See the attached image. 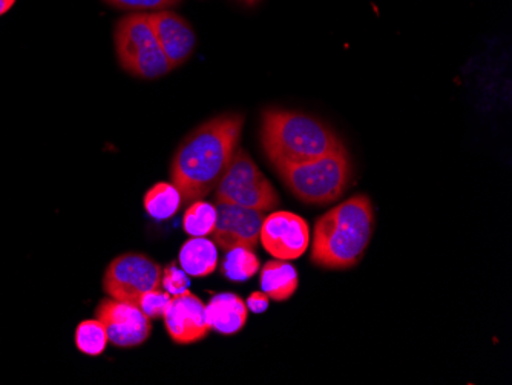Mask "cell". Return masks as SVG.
Segmentation results:
<instances>
[{
  "mask_svg": "<svg viewBox=\"0 0 512 385\" xmlns=\"http://www.w3.org/2000/svg\"><path fill=\"white\" fill-rule=\"evenodd\" d=\"M106 4L119 10L135 11H160L165 8L175 7L181 0H105Z\"/></svg>",
  "mask_w": 512,
  "mask_h": 385,
  "instance_id": "obj_22",
  "label": "cell"
},
{
  "mask_svg": "<svg viewBox=\"0 0 512 385\" xmlns=\"http://www.w3.org/2000/svg\"><path fill=\"white\" fill-rule=\"evenodd\" d=\"M284 185L302 203L329 205L338 200L352 178V160L345 146L295 165L275 166Z\"/></svg>",
  "mask_w": 512,
  "mask_h": 385,
  "instance_id": "obj_4",
  "label": "cell"
},
{
  "mask_svg": "<svg viewBox=\"0 0 512 385\" xmlns=\"http://www.w3.org/2000/svg\"><path fill=\"white\" fill-rule=\"evenodd\" d=\"M217 221H215L214 243L223 251L229 252L237 247L255 251L260 241L264 212L241 208L230 203H217Z\"/></svg>",
  "mask_w": 512,
  "mask_h": 385,
  "instance_id": "obj_10",
  "label": "cell"
},
{
  "mask_svg": "<svg viewBox=\"0 0 512 385\" xmlns=\"http://www.w3.org/2000/svg\"><path fill=\"white\" fill-rule=\"evenodd\" d=\"M163 267L151 257L138 252L119 255L106 267L103 275V290L114 300L137 304L138 300L161 289Z\"/></svg>",
  "mask_w": 512,
  "mask_h": 385,
  "instance_id": "obj_7",
  "label": "cell"
},
{
  "mask_svg": "<svg viewBox=\"0 0 512 385\" xmlns=\"http://www.w3.org/2000/svg\"><path fill=\"white\" fill-rule=\"evenodd\" d=\"M261 145L273 168L309 162L344 146L330 126L298 111L270 108L261 120Z\"/></svg>",
  "mask_w": 512,
  "mask_h": 385,
  "instance_id": "obj_3",
  "label": "cell"
},
{
  "mask_svg": "<svg viewBox=\"0 0 512 385\" xmlns=\"http://www.w3.org/2000/svg\"><path fill=\"white\" fill-rule=\"evenodd\" d=\"M298 270L284 260L267 261L261 270V287L270 300L287 301L298 290Z\"/></svg>",
  "mask_w": 512,
  "mask_h": 385,
  "instance_id": "obj_15",
  "label": "cell"
},
{
  "mask_svg": "<svg viewBox=\"0 0 512 385\" xmlns=\"http://www.w3.org/2000/svg\"><path fill=\"white\" fill-rule=\"evenodd\" d=\"M244 116L226 112L207 120L184 137L171 165V183L181 195V205L215 191L240 146Z\"/></svg>",
  "mask_w": 512,
  "mask_h": 385,
  "instance_id": "obj_1",
  "label": "cell"
},
{
  "mask_svg": "<svg viewBox=\"0 0 512 385\" xmlns=\"http://www.w3.org/2000/svg\"><path fill=\"white\" fill-rule=\"evenodd\" d=\"M171 301V293L166 292V290L163 292V290L155 289L145 293V295L138 300L137 306L140 307L143 313L149 316L151 320H157V318H163Z\"/></svg>",
  "mask_w": 512,
  "mask_h": 385,
  "instance_id": "obj_20",
  "label": "cell"
},
{
  "mask_svg": "<svg viewBox=\"0 0 512 385\" xmlns=\"http://www.w3.org/2000/svg\"><path fill=\"white\" fill-rule=\"evenodd\" d=\"M258 270H260V258L256 257L255 252L244 249V247H237V249L227 252L223 266H221V274L227 280L237 281V283L255 277Z\"/></svg>",
  "mask_w": 512,
  "mask_h": 385,
  "instance_id": "obj_17",
  "label": "cell"
},
{
  "mask_svg": "<svg viewBox=\"0 0 512 385\" xmlns=\"http://www.w3.org/2000/svg\"><path fill=\"white\" fill-rule=\"evenodd\" d=\"M207 321L221 335H237L249 318L246 301L237 293H217L206 306Z\"/></svg>",
  "mask_w": 512,
  "mask_h": 385,
  "instance_id": "obj_13",
  "label": "cell"
},
{
  "mask_svg": "<svg viewBox=\"0 0 512 385\" xmlns=\"http://www.w3.org/2000/svg\"><path fill=\"white\" fill-rule=\"evenodd\" d=\"M148 17L172 70L188 62L197 47V36L188 20L166 10L152 11Z\"/></svg>",
  "mask_w": 512,
  "mask_h": 385,
  "instance_id": "obj_12",
  "label": "cell"
},
{
  "mask_svg": "<svg viewBox=\"0 0 512 385\" xmlns=\"http://www.w3.org/2000/svg\"><path fill=\"white\" fill-rule=\"evenodd\" d=\"M270 298L267 297L264 292H253L249 298H247V309L252 310L253 313L266 312L267 306H269Z\"/></svg>",
  "mask_w": 512,
  "mask_h": 385,
  "instance_id": "obj_23",
  "label": "cell"
},
{
  "mask_svg": "<svg viewBox=\"0 0 512 385\" xmlns=\"http://www.w3.org/2000/svg\"><path fill=\"white\" fill-rule=\"evenodd\" d=\"M145 209L155 220H168L177 214L181 195L172 183H157L145 195Z\"/></svg>",
  "mask_w": 512,
  "mask_h": 385,
  "instance_id": "obj_16",
  "label": "cell"
},
{
  "mask_svg": "<svg viewBox=\"0 0 512 385\" xmlns=\"http://www.w3.org/2000/svg\"><path fill=\"white\" fill-rule=\"evenodd\" d=\"M163 320H165L168 335L175 344L180 346L198 343L212 330L207 321L206 304L189 290L177 297H172Z\"/></svg>",
  "mask_w": 512,
  "mask_h": 385,
  "instance_id": "obj_11",
  "label": "cell"
},
{
  "mask_svg": "<svg viewBox=\"0 0 512 385\" xmlns=\"http://www.w3.org/2000/svg\"><path fill=\"white\" fill-rule=\"evenodd\" d=\"M114 45L120 66L131 76L155 80L172 71L155 36L148 13L122 17L115 25Z\"/></svg>",
  "mask_w": 512,
  "mask_h": 385,
  "instance_id": "obj_5",
  "label": "cell"
},
{
  "mask_svg": "<svg viewBox=\"0 0 512 385\" xmlns=\"http://www.w3.org/2000/svg\"><path fill=\"white\" fill-rule=\"evenodd\" d=\"M178 263L189 277H209L218 266L217 244L206 237H192L181 246Z\"/></svg>",
  "mask_w": 512,
  "mask_h": 385,
  "instance_id": "obj_14",
  "label": "cell"
},
{
  "mask_svg": "<svg viewBox=\"0 0 512 385\" xmlns=\"http://www.w3.org/2000/svg\"><path fill=\"white\" fill-rule=\"evenodd\" d=\"M375 232V209L355 195L316 220L312 261L325 269H350L364 257Z\"/></svg>",
  "mask_w": 512,
  "mask_h": 385,
  "instance_id": "obj_2",
  "label": "cell"
},
{
  "mask_svg": "<svg viewBox=\"0 0 512 385\" xmlns=\"http://www.w3.org/2000/svg\"><path fill=\"white\" fill-rule=\"evenodd\" d=\"M189 275L183 269L177 266V263L168 264L163 269V277H161V287H165L166 292L171 293L172 297H177L181 293L189 290Z\"/></svg>",
  "mask_w": 512,
  "mask_h": 385,
  "instance_id": "obj_21",
  "label": "cell"
},
{
  "mask_svg": "<svg viewBox=\"0 0 512 385\" xmlns=\"http://www.w3.org/2000/svg\"><path fill=\"white\" fill-rule=\"evenodd\" d=\"M76 347L88 356H99L108 346L105 326L99 320H85L76 329Z\"/></svg>",
  "mask_w": 512,
  "mask_h": 385,
  "instance_id": "obj_19",
  "label": "cell"
},
{
  "mask_svg": "<svg viewBox=\"0 0 512 385\" xmlns=\"http://www.w3.org/2000/svg\"><path fill=\"white\" fill-rule=\"evenodd\" d=\"M240 2H243V4H246V5H255V4H258V2H260V0H240Z\"/></svg>",
  "mask_w": 512,
  "mask_h": 385,
  "instance_id": "obj_25",
  "label": "cell"
},
{
  "mask_svg": "<svg viewBox=\"0 0 512 385\" xmlns=\"http://www.w3.org/2000/svg\"><path fill=\"white\" fill-rule=\"evenodd\" d=\"M16 4V0H0V16L7 14Z\"/></svg>",
  "mask_w": 512,
  "mask_h": 385,
  "instance_id": "obj_24",
  "label": "cell"
},
{
  "mask_svg": "<svg viewBox=\"0 0 512 385\" xmlns=\"http://www.w3.org/2000/svg\"><path fill=\"white\" fill-rule=\"evenodd\" d=\"M217 209L211 203L198 200L184 212L183 229L191 237H206L214 232Z\"/></svg>",
  "mask_w": 512,
  "mask_h": 385,
  "instance_id": "obj_18",
  "label": "cell"
},
{
  "mask_svg": "<svg viewBox=\"0 0 512 385\" xmlns=\"http://www.w3.org/2000/svg\"><path fill=\"white\" fill-rule=\"evenodd\" d=\"M96 318L105 326L108 341L119 349H134L148 341L152 320L134 303L108 297L100 301Z\"/></svg>",
  "mask_w": 512,
  "mask_h": 385,
  "instance_id": "obj_8",
  "label": "cell"
},
{
  "mask_svg": "<svg viewBox=\"0 0 512 385\" xmlns=\"http://www.w3.org/2000/svg\"><path fill=\"white\" fill-rule=\"evenodd\" d=\"M260 241L276 260H298L310 244L309 223L293 212H272L264 218Z\"/></svg>",
  "mask_w": 512,
  "mask_h": 385,
  "instance_id": "obj_9",
  "label": "cell"
},
{
  "mask_svg": "<svg viewBox=\"0 0 512 385\" xmlns=\"http://www.w3.org/2000/svg\"><path fill=\"white\" fill-rule=\"evenodd\" d=\"M215 201L267 212L278 208L279 195L249 152L238 146L226 174L215 188Z\"/></svg>",
  "mask_w": 512,
  "mask_h": 385,
  "instance_id": "obj_6",
  "label": "cell"
}]
</instances>
